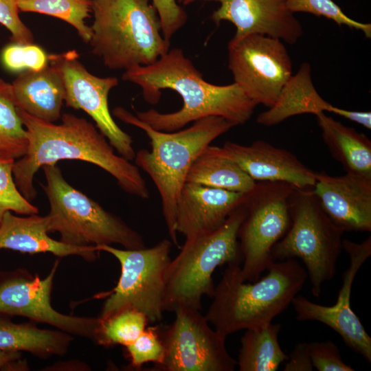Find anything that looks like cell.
Masks as SVG:
<instances>
[{
  "label": "cell",
  "instance_id": "obj_32",
  "mask_svg": "<svg viewBox=\"0 0 371 371\" xmlns=\"http://www.w3.org/2000/svg\"><path fill=\"white\" fill-rule=\"evenodd\" d=\"M3 67L12 72L40 71L48 65V55L33 43H13L5 46L1 55Z\"/></svg>",
  "mask_w": 371,
  "mask_h": 371
},
{
  "label": "cell",
  "instance_id": "obj_22",
  "mask_svg": "<svg viewBox=\"0 0 371 371\" xmlns=\"http://www.w3.org/2000/svg\"><path fill=\"white\" fill-rule=\"evenodd\" d=\"M333 106L317 93L311 80V66L304 63L286 82L276 103L260 113L256 121L260 124L270 126L297 115L330 112Z\"/></svg>",
  "mask_w": 371,
  "mask_h": 371
},
{
  "label": "cell",
  "instance_id": "obj_3",
  "mask_svg": "<svg viewBox=\"0 0 371 371\" xmlns=\"http://www.w3.org/2000/svg\"><path fill=\"white\" fill-rule=\"evenodd\" d=\"M267 270L265 277L250 284L243 280L240 265H227L205 315L215 330L227 337L271 323L291 304L308 278L295 258L273 262Z\"/></svg>",
  "mask_w": 371,
  "mask_h": 371
},
{
  "label": "cell",
  "instance_id": "obj_12",
  "mask_svg": "<svg viewBox=\"0 0 371 371\" xmlns=\"http://www.w3.org/2000/svg\"><path fill=\"white\" fill-rule=\"evenodd\" d=\"M228 67L234 82L257 104L276 102L292 74V61L280 39L249 34L228 44Z\"/></svg>",
  "mask_w": 371,
  "mask_h": 371
},
{
  "label": "cell",
  "instance_id": "obj_16",
  "mask_svg": "<svg viewBox=\"0 0 371 371\" xmlns=\"http://www.w3.org/2000/svg\"><path fill=\"white\" fill-rule=\"evenodd\" d=\"M205 1L219 3L212 19L216 24L222 21L233 23V39L256 34L294 44L303 34L302 25L288 9L286 0Z\"/></svg>",
  "mask_w": 371,
  "mask_h": 371
},
{
  "label": "cell",
  "instance_id": "obj_2",
  "mask_svg": "<svg viewBox=\"0 0 371 371\" xmlns=\"http://www.w3.org/2000/svg\"><path fill=\"white\" fill-rule=\"evenodd\" d=\"M27 132L28 147L24 156L14 161V183L23 196L32 202L37 196L33 181L43 166L60 160L77 159L103 169L126 192L143 199L149 190L139 168L114 153L105 136L84 117L64 113L55 124L38 119L18 109Z\"/></svg>",
  "mask_w": 371,
  "mask_h": 371
},
{
  "label": "cell",
  "instance_id": "obj_31",
  "mask_svg": "<svg viewBox=\"0 0 371 371\" xmlns=\"http://www.w3.org/2000/svg\"><path fill=\"white\" fill-rule=\"evenodd\" d=\"M14 161L0 159V225L5 213L9 211L23 215L38 213V207L23 196L14 183Z\"/></svg>",
  "mask_w": 371,
  "mask_h": 371
},
{
  "label": "cell",
  "instance_id": "obj_33",
  "mask_svg": "<svg viewBox=\"0 0 371 371\" xmlns=\"http://www.w3.org/2000/svg\"><path fill=\"white\" fill-rule=\"evenodd\" d=\"M131 366L141 370L147 363L159 364L164 357V347L159 335V326L146 327L131 344L125 346Z\"/></svg>",
  "mask_w": 371,
  "mask_h": 371
},
{
  "label": "cell",
  "instance_id": "obj_15",
  "mask_svg": "<svg viewBox=\"0 0 371 371\" xmlns=\"http://www.w3.org/2000/svg\"><path fill=\"white\" fill-rule=\"evenodd\" d=\"M342 247L348 254L350 263L343 273V284L335 304L323 306L297 295L292 300L291 304L297 320L317 321L328 326L341 337L349 348L370 363L371 338L352 310L350 294L359 269L371 255V237L360 243L343 239Z\"/></svg>",
  "mask_w": 371,
  "mask_h": 371
},
{
  "label": "cell",
  "instance_id": "obj_17",
  "mask_svg": "<svg viewBox=\"0 0 371 371\" xmlns=\"http://www.w3.org/2000/svg\"><path fill=\"white\" fill-rule=\"evenodd\" d=\"M313 190L325 213L341 230L371 231V178L315 172Z\"/></svg>",
  "mask_w": 371,
  "mask_h": 371
},
{
  "label": "cell",
  "instance_id": "obj_37",
  "mask_svg": "<svg viewBox=\"0 0 371 371\" xmlns=\"http://www.w3.org/2000/svg\"><path fill=\"white\" fill-rule=\"evenodd\" d=\"M284 363V371H312L313 366L310 358L308 343L297 344Z\"/></svg>",
  "mask_w": 371,
  "mask_h": 371
},
{
  "label": "cell",
  "instance_id": "obj_23",
  "mask_svg": "<svg viewBox=\"0 0 371 371\" xmlns=\"http://www.w3.org/2000/svg\"><path fill=\"white\" fill-rule=\"evenodd\" d=\"M324 142L346 172L371 178V141L324 112L315 115Z\"/></svg>",
  "mask_w": 371,
  "mask_h": 371
},
{
  "label": "cell",
  "instance_id": "obj_13",
  "mask_svg": "<svg viewBox=\"0 0 371 371\" xmlns=\"http://www.w3.org/2000/svg\"><path fill=\"white\" fill-rule=\"evenodd\" d=\"M58 265L59 260H56L44 278L25 269L0 270V313L25 317L95 341L98 317L63 314L52 305L53 282Z\"/></svg>",
  "mask_w": 371,
  "mask_h": 371
},
{
  "label": "cell",
  "instance_id": "obj_39",
  "mask_svg": "<svg viewBox=\"0 0 371 371\" xmlns=\"http://www.w3.org/2000/svg\"><path fill=\"white\" fill-rule=\"evenodd\" d=\"M330 112L356 122L369 130L371 129V113L370 111H349L333 106Z\"/></svg>",
  "mask_w": 371,
  "mask_h": 371
},
{
  "label": "cell",
  "instance_id": "obj_18",
  "mask_svg": "<svg viewBox=\"0 0 371 371\" xmlns=\"http://www.w3.org/2000/svg\"><path fill=\"white\" fill-rule=\"evenodd\" d=\"M214 148L255 181H282L300 189L313 188L315 183V172L289 151L265 141L257 140L249 146L227 142Z\"/></svg>",
  "mask_w": 371,
  "mask_h": 371
},
{
  "label": "cell",
  "instance_id": "obj_6",
  "mask_svg": "<svg viewBox=\"0 0 371 371\" xmlns=\"http://www.w3.org/2000/svg\"><path fill=\"white\" fill-rule=\"evenodd\" d=\"M245 214L243 200L218 229L186 239L166 269L164 311H174L179 306L200 311L203 297L213 296L215 269L225 264L240 265L238 233Z\"/></svg>",
  "mask_w": 371,
  "mask_h": 371
},
{
  "label": "cell",
  "instance_id": "obj_27",
  "mask_svg": "<svg viewBox=\"0 0 371 371\" xmlns=\"http://www.w3.org/2000/svg\"><path fill=\"white\" fill-rule=\"evenodd\" d=\"M27 147V132L14 103L12 85L0 78V159H20Z\"/></svg>",
  "mask_w": 371,
  "mask_h": 371
},
{
  "label": "cell",
  "instance_id": "obj_1",
  "mask_svg": "<svg viewBox=\"0 0 371 371\" xmlns=\"http://www.w3.org/2000/svg\"><path fill=\"white\" fill-rule=\"evenodd\" d=\"M122 78L139 86L144 100L152 104L159 102L161 89H172L181 95L183 106L175 112L160 113L154 109L135 112L139 120L159 131H176L208 116L243 124L258 105L235 82L216 85L205 81L179 48L169 49L153 64L126 70Z\"/></svg>",
  "mask_w": 371,
  "mask_h": 371
},
{
  "label": "cell",
  "instance_id": "obj_7",
  "mask_svg": "<svg viewBox=\"0 0 371 371\" xmlns=\"http://www.w3.org/2000/svg\"><path fill=\"white\" fill-rule=\"evenodd\" d=\"M42 188L49 201L48 232H58L60 241L78 247L117 244L127 249L145 247L141 234L122 218L70 185L57 164L41 168Z\"/></svg>",
  "mask_w": 371,
  "mask_h": 371
},
{
  "label": "cell",
  "instance_id": "obj_8",
  "mask_svg": "<svg viewBox=\"0 0 371 371\" xmlns=\"http://www.w3.org/2000/svg\"><path fill=\"white\" fill-rule=\"evenodd\" d=\"M290 227L271 249L273 262L300 258L311 292L319 297L322 284L333 278L343 249L344 231L322 209L313 188H295L289 198Z\"/></svg>",
  "mask_w": 371,
  "mask_h": 371
},
{
  "label": "cell",
  "instance_id": "obj_26",
  "mask_svg": "<svg viewBox=\"0 0 371 371\" xmlns=\"http://www.w3.org/2000/svg\"><path fill=\"white\" fill-rule=\"evenodd\" d=\"M280 324L245 330L240 339L237 365L240 371H276L288 355L278 342Z\"/></svg>",
  "mask_w": 371,
  "mask_h": 371
},
{
  "label": "cell",
  "instance_id": "obj_19",
  "mask_svg": "<svg viewBox=\"0 0 371 371\" xmlns=\"http://www.w3.org/2000/svg\"><path fill=\"white\" fill-rule=\"evenodd\" d=\"M245 193L186 182L176 209V230L186 239L211 233L226 221Z\"/></svg>",
  "mask_w": 371,
  "mask_h": 371
},
{
  "label": "cell",
  "instance_id": "obj_20",
  "mask_svg": "<svg viewBox=\"0 0 371 371\" xmlns=\"http://www.w3.org/2000/svg\"><path fill=\"white\" fill-rule=\"evenodd\" d=\"M47 218L37 214L19 216L5 213L0 225V249L21 253H50L59 258L78 256L92 262L98 258L95 246H73L56 240L48 235Z\"/></svg>",
  "mask_w": 371,
  "mask_h": 371
},
{
  "label": "cell",
  "instance_id": "obj_40",
  "mask_svg": "<svg viewBox=\"0 0 371 371\" xmlns=\"http://www.w3.org/2000/svg\"><path fill=\"white\" fill-rule=\"evenodd\" d=\"M195 1H196V0H177V1L179 3H181L183 5H188V4H190V3H193Z\"/></svg>",
  "mask_w": 371,
  "mask_h": 371
},
{
  "label": "cell",
  "instance_id": "obj_29",
  "mask_svg": "<svg viewBox=\"0 0 371 371\" xmlns=\"http://www.w3.org/2000/svg\"><path fill=\"white\" fill-rule=\"evenodd\" d=\"M99 318V317H98ZM148 319L140 311L126 308L104 318H99L95 342L104 347L133 342L146 329Z\"/></svg>",
  "mask_w": 371,
  "mask_h": 371
},
{
  "label": "cell",
  "instance_id": "obj_14",
  "mask_svg": "<svg viewBox=\"0 0 371 371\" xmlns=\"http://www.w3.org/2000/svg\"><path fill=\"white\" fill-rule=\"evenodd\" d=\"M48 58L49 65L62 78L66 106L87 113L117 153L127 160H133V139L117 126L109 109V94L118 85V79L100 78L89 72L75 49L50 54Z\"/></svg>",
  "mask_w": 371,
  "mask_h": 371
},
{
  "label": "cell",
  "instance_id": "obj_28",
  "mask_svg": "<svg viewBox=\"0 0 371 371\" xmlns=\"http://www.w3.org/2000/svg\"><path fill=\"white\" fill-rule=\"evenodd\" d=\"M92 0H17L19 11L36 12L65 21L77 30L79 36L89 43L91 27L85 21L91 12Z\"/></svg>",
  "mask_w": 371,
  "mask_h": 371
},
{
  "label": "cell",
  "instance_id": "obj_4",
  "mask_svg": "<svg viewBox=\"0 0 371 371\" xmlns=\"http://www.w3.org/2000/svg\"><path fill=\"white\" fill-rule=\"evenodd\" d=\"M121 121L144 131L151 150L135 153V165L146 172L161 197L162 214L170 240L180 248L176 230V209L187 174L196 158L211 142L236 124L223 117L199 119L187 128L173 132L157 131L121 106L113 110Z\"/></svg>",
  "mask_w": 371,
  "mask_h": 371
},
{
  "label": "cell",
  "instance_id": "obj_38",
  "mask_svg": "<svg viewBox=\"0 0 371 371\" xmlns=\"http://www.w3.org/2000/svg\"><path fill=\"white\" fill-rule=\"evenodd\" d=\"M21 352L0 349V370H27V363L21 360Z\"/></svg>",
  "mask_w": 371,
  "mask_h": 371
},
{
  "label": "cell",
  "instance_id": "obj_10",
  "mask_svg": "<svg viewBox=\"0 0 371 371\" xmlns=\"http://www.w3.org/2000/svg\"><path fill=\"white\" fill-rule=\"evenodd\" d=\"M295 189L286 182L259 181L245 194L238 233L244 281H256L273 262L271 249L290 227L289 198Z\"/></svg>",
  "mask_w": 371,
  "mask_h": 371
},
{
  "label": "cell",
  "instance_id": "obj_25",
  "mask_svg": "<svg viewBox=\"0 0 371 371\" xmlns=\"http://www.w3.org/2000/svg\"><path fill=\"white\" fill-rule=\"evenodd\" d=\"M186 182L229 191L247 193L254 181L237 164L208 146L194 161Z\"/></svg>",
  "mask_w": 371,
  "mask_h": 371
},
{
  "label": "cell",
  "instance_id": "obj_35",
  "mask_svg": "<svg viewBox=\"0 0 371 371\" xmlns=\"http://www.w3.org/2000/svg\"><path fill=\"white\" fill-rule=\"evenodd\" d=\"M17 0H0V24L11 33L14 43H33L34 36L19 17Z\"/></svg>",
  "mask_w": 371,
  "mask_h": 371
},
{
  "label": "cell",
  "instance_id": "obj_36",
  "mask_svg": "<svg viewBox=\"0 0 371 371\" xmlns=\"http://www.w3.org/2000/svg\"><path fill=\"white\" fill-rule=\"evenodd\" d=\"M160 19L161 34L168 43L186 23L187 14L176 0H152Z\"/></svg>",
  "mask_w": 371,
  "mask_h": 371
},
{
  "label": "cell",
  "instance_id": "obj_24",
  "mask_svg": "<svg viewBox=\"0 0 371 371\" xmlns=\"http://www.w3.org/2000/svg\"><path fill=\"white\" fill-rule=\"evenodd\" d=\"M10 317L0 313L1 350L26 351L41 359L67 352L71 335L59 329L40 328L30 322L15 323Z\"/></svg>",
  "mask_w": 371,
  "mask_h": 371
},
{
  "label": "cell",
  "instance_id": "obj_11",
  "mask_svg": "<svg viewBox=\"0 0 371 371\" xmlns=\"http://www.w3.org/2000/svg\"><path fill=\"white\" fill-rule=\"evenodd\" d=\"M174 321L159 327L162 362L153 371H233L237 361L228 353L226 337L212 329L200 311L179 306Z\"/></svg>",
  "mask_w": 371,
  "mask_h": 371
},
{
  "label": "cell",
  "instance_id": "obj_9",
  "mask_svg": "<svg viewBox=\"0 0 371 371\" xmlns=\"http://www.w3.org/2000/svg\"><path fill=\"white\" fill-rule=\"evenodd\" d=\"M172 243L163 239L151 247L117 249L108 245L95 246L99 251L113 255L120 262L121 274L115 287L108 293L99 318L104 319L126 308L146 315L148 322L163 318L165 272L171 260Z\"/></svg>",
  "mask_w": 371,
  "mask_h": 371
},
{
  "label": "cell",
  "instance_id": "obj_5",
  "mask_svg": "<svg viewBox=\"0 0 371 371\" xmlns=\"http://www.w3.org/2000/svg\"><path fill=\"white\" fill-rule=\"evenodd\" d=\"M92 53L110 69L154 63L170 48L150 0H92Z\"/></svg>",
  "mask_w": 371,
  "mask_h": 371
},
{
  "label": "cell",
  "instance_id": "obj_34",
  "mask_svg": "<svg viewBox=\"0 0 371 371\" xmlns=\"http://www.w3.org/2000/svg\"><path fill=\"white\" fill-rule=\"evenodd\" d=\"M310 358L319 371H353L355 369L342 360L337 346L331 341L308 343Z\"/></svg>",
  "mask_w": 371,
  "mask_h": 371
},
{
  "label": "cell",
  "instance_id": "obj_30",
  "mask_svg": "<svg viewBox=\"0 0 371 371\" xmlns=\"http://www.w3.org/2000/svg\"><path fill=\"white\" fill-rule=\"evenodd\" d=\"M288 9L295 12H306L324 16L333 21L339 26L345 25L359 30L366 38L371 37V24L357 21L348 16L332 0H286Z\"/></svg>",
  "mask_w": 371,
  "mask_h": 371
},
{
  "label": "cell",
  "instance_id": "obj_21",
  "mask_svg": "<svg viewBox=\"0 0 371 371\" xmlns=\"http://www.w3.org/2000/svg\"><path fill=\"white\" fill-rule=\"evenodd\" d=\"M11 85L18 109L49 122L60 117L65 87L59 72L51 65L40 71H22Z\"/></svg>",
  "mask_w": 371,
  "mask_h": 371
}]
</instances>
